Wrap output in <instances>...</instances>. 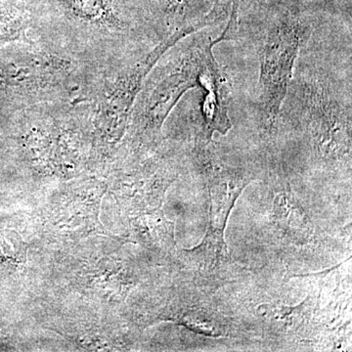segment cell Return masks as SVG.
<instances>
[{"mask_svg": "<svg viewBox=\"0 0 352 352\" xmlns=\"http://www.w3.org/2000/svg\"><path fill=\"white\" fill-rule=\"evenodd\" d=\"M319 57H298L278 119L280 129L302 132L315 159L351 161V63L342 68Z\"/></svg>", "mask_w": 352, "mask_h": 352, "instance_id": "cell-1", "label": "cell"}, {"mask_svg": "<svg viewBox=\"0 0 352 352\" xmlns=\"http://www.w3.org/2000/svg\"><path fill=\"white\" fill-rule=\"evenodd\" d=\"M251 11L259 68L254 113L259 129L272 138L296 61L314 32V20L298 6L277 0Z\"/></svg>", "mask_w": 352, "mask_h": 352, "instance_id": "cell-2", "label": "cell"}, {"mask_svg": "<svg viewBox=\"0 0 352 352\" xmlns=\"http://www.w3.org/2000/svg\"><path fill=\"white\" fill-rule=\"evenodd\" d=\"M238 19L231 14L220 36L200 34L180 43L170 57L150 72L139 92L131 120L138 135L154 138L161 133L164 120L180 98L194 87H199L206 57L217 43L235 39Z\"/></svg>", "mask_w": 352, "mask_h": 352, "instance_id": "cell-3", "label": "cell"}, {"mask_svg": "<svg viewBox=\"0 0 352 352\" xmlns=\"http://www.w3.org/2000/svg\"><path fill=\"white\" fill-rule=\"evenodd\" d=\"M194 32L191 29L175 32L103 82L96 92L94 112L96 126L101 132L113 138L122 135L131 120L134 103L150 72L171 47Z\"/></svg>", "mask_w": 352, "mask_h": 352, "instance_id": "cell-4", "label": "cell"}, {"mask_svg": "<svg viewBox=\"0 0 352 352\" xmlns=\"http://www.w3.org/2000/svg\"><path fill=\"white\" fill-rule=\"evenodd\" d=\"M76 68L63 57L25 52L0 63V89L34 102L50 100L75 85Z\"/></svg>", "mask_w": 352, "mask_h": 352, "instance_id": "cell-5", "label": "cell"}, {"mask_svg": "<svg viewBox=\"0 0 352 352\" xmlns=\"http://www.w3.org/2000/svg\"><path fill=\"white\" fill-rule=\"evenodd\" d=\"M210 142L196 141L194 160L199 173L208 184L210 208L208 230L224 234L231 210L243 190L254 178L243 166H229L210 147Z\"/></svg>", "mask_w": 352, "mask_h": 352, "instance_id": "cell-6", "label": "cell"}, {"mask_svg": "<svg viewBox=\"0 0 352 352\" xmlns=\"http://www.w3.org/2000/svg\"><path fill=\"white\" fill-rule=\"evenodd\" d=\"M162 36L191 29L200 32L228 19L232 0H146Z\"/></svg>", "mask_w": 352, "mask_h": 352, "instance_id": "cell-7", "label": "cell"}, {"mask_svg": "<svg viewBox=\"0 0 352 352\" xmlns=\"http://www.w3.org/2000/svg\"><path fill=\"white\" fill-rule=\"evenodd\" d=\"M199 88L201 89L200 127L197 140L212 141L215 132L226 135L232 129L229 118L230 82L210 51L201 68Z\"/></svg>", "mask_w": 352, "mask_h": 352, "instance_id": "cell-8", "label": "cell"}, {"mask_svg": "<svg viewBox=\"0 0 352 352\" xmlns=\"http://www.w3.org/2000/svg\"><path fill=\"white\" fill-rule=\"evenodd\" d=\"M57 6L75 21L91 28L124 31L129 27L126 17L113 0H54Z\"/></svg>", "mask_w": 352, "mask_h": 352, "instance_id": "cell-9", "label": "cell"}, {"mask_svg": "<svg viewBox=\"0 0 352 352\" xmlns=\"http://www.w3.org/2000/svg\"><path fill=\"white\" fill-rule=\"evenodd\" d=\"M274 219L285 235L298 242H307L312 234L311 220L289 192L278 194L274 201Z\"/></svg>", "mask_w": 352, "mask_h": 352, "instance_id": "cell-10", "label": "cell"}, {"mask_svg": "<svg viewBox=\"0 0 352 352\" xmlns=\"http://www.w3.org/2000/svg\"><path fill=\"white\" fill-rule=\"evenodd\" d=\"M203 267L214 268L229 261L224 234L207 230L205 237L198 247L190 251Z\"/></svg>", "mask_w": 352, "mask_h": 352, "instance_id": "cell-11", "label": "cell"}, {"mask_svg": "<svg viewBox=\"0 0 352 352\" xmlns=\"http://www.w3.org/2000/svg\"><path fill=\"white\" fill-rule=\"evenodd\" d=\"M307 302L296 307L263 305L259 307V312L270 325L286 331L288 329L295 330L302 324L303 318L307 316Z\"/></svg>", "mask_w": 352, "mask_h": 352, "instance_id": "cell-12", "label": "cell"}, {"mask_svg": "<svg viewBox=\"0 0 352 352\" xmlns=\"http://www.w3.org/2000/svg\"><path fill=\"white\" fill-rule=\"evenodd\" d=\"M25 254L27 247L17 233L0 232V261L22 263L25 261Z\"/></svg>", "mask_w": 352, "mask_h": 352, "instance_id": "cell-13", "label": "cell"}, {"mask_svg": "<svg viewBox=\"0 0 352 352\" xmlns=\"http://www.w3.org/2000/svg\"><path fill=\"white\" fill-rule=\"evenodd\" d=\"M270 1V0H240V7H248L249 10H252V9L258 8Z\"/></svg>", "mask_w": 352, "mask_h": 352, "instance_id": "cell-14", "label": "cell"}]
</instances>
